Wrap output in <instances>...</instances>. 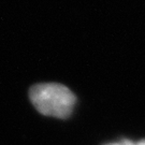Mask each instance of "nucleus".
Masks as SVG:
<instances>
[{
    "label": "nucleus",
    "mask_w": 145,
    "mask_h": 145,
    "mask_svg": "<svg viewBox=\"0 0 145 145\" xmlns=\"http://www.w3.org/2000/svg\"><path fill=\"white\" fill-rule=\"evenodd\" d=\"M106 145H133V142L129 140H121L120 142H116V143H110Z\"/></svg>",
    "instance_id": "f03ea898"
},
{
    "label": "nucleus",
    "mask_w": 145,
    "mask_h": 145,
    "mask_svg": "<svg viewBox=\"0 0 145 145\" xmlns=\"http://www.w3.org/2000/svg\"><path fill=\"white\" fill-rule=\"evenodd\" d=\"M133 145H145V140L140 141V142H138V143H133Z\"/></svg>",
    "instance_id": "7ed1b4c3"
},
{
    "label": "nucleus",
    "mask_w": 145,
    "mask_h": 145,
    "mask_svg": "<svg viewBox=\"0 0 145 145\" xmlns=\"http://www.w3.org/2000/svg\"><path fill=\"white\" fill-rule=\"evenodd\" d=\"M29 97L38 112L56 118L69 117L76 102L74 93L57 83L35 85L31 87Z\"/></svg>",
    "instance_id": "f257e3e1"
}]
</instances>
